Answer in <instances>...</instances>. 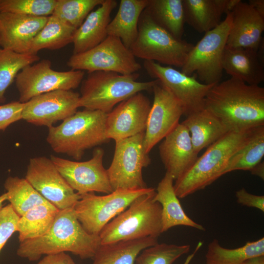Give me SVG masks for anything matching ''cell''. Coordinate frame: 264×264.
I'll return each mask as SVG.
<instances>
[{
	"label": "cell",
	"mask_w": 264,
	"mask_h": 264,
	"mask_svg": "<svg viewBox=\"0 0 264 264\" xmlns=\"http://www.w3.org/2000/svg\"><path fill=\"white\" fill-rule=\"evenodd\" d=\"M190 245H178L162 243L147 247L135 259L137 264H172L188 253Z\"/></svg>",
	"instance_id": "obj_37"
},
{
	"label": "cell",
	"mask_w": 264,
	"mask_h": 264,
	"mask_svg": "<svg viewBox=\"0 0 264 264\" xmlns=\"http://www.w3.org/2000/svg\"><path fill=\"white\" fill-rule=\"evenodd\" d=\"M232 23L226 46L258 48L264 42V17L247 2L240 0L230 13Z\"/></svg>",
	"instance_id": "obj_21"
},
{
	"label": "cell",
	"mask_w": 264,
	"mask_h": 264,
	"mask_svg": "<svg viewBox=\"0 0 264 264\" xmlns=\"http://www.w3.org/2000/svg\"><path fill=\"white\" fill-rule=\"evenodd\" d=\"M107 113L85 109L78 111L57 126L48 128L46 141L57 153L80 160L89 149L108 142Z\"/></svg>",
	"instance_id": "obj_3"
},
{
	"label": "cell",
	"mask_w": 264,
	"mask_h": 264,
	"mask_svg": "<svg viewBox=\"0 0 264 264\" xmlns=\"http://www.w3.org/2000/svg\"><path fill=\"white\" fill-rule=\"evenodd\" d=\"M231 23L229 13L218 26L205 33L194 45L181 71L189 76L196 73L199 81L206 85L219 83L223 72V53Z\"/></svg>",
	"instance_id": "obj_8"
},
{
	"label": "cell",
	"mask_w": 264,
	"mask_h": 264,
	"mask_svg": "<svg viewBox=\"0 0 264 264\" xmlns=\"http://www.w3.org/2000/svg\"><path fill=\"white\" fill-rule=\"evenodd\" d=\"M149 0H121L116 14L107 27L108 36L120 39L130 48L138 35L140 17Z\"/></svg>",
	"instance_id": "obj_27"
},
{
	"label": "cell",
	"mask_w": 264,
	"mask_h": 264,
	"mask_svg": "<svg viewBox=\"0 0 264 264\" xmlns=\"http://www.w3.org/2000/svg\"><path fill=\"white\" fill-rule=\"evenodd\" d=\"M253 128L229 131L210 145L190 169L175 180L174 188L178 198H185L204 189L222 176L230 157Z\"/></svg>",
	"instance_id": "obj_4"
},
{
	"label": "cell",
	"mask_w": 264,
	"mask_h": 264,
	"mask_svg": "<svg viewBox=\"0 0 264 264\" xmlns=\"http://www.w3.org/2000/svg\"><path fill=\"white\" fill-rule=\"evenodd\" d=\"M145 132L115 142L113 157L107 172L112 191L147 187L142 171L151 163L144 148Z\"/></svg>",
	"instance_id": "obj_10"
},
{
	"label": "cell",
	"mask_w": 264,
	"mask_h": 264,
	"mask_svg": "<svg viewBox=\"0 0 264 264\" xmlns=\"http://www.w3.org/2000/svg\"><path fill=\"white\" fill-rule=\"evenodd\" d=\"M104 0H57L52 15L77 29L88 15Z\"/></svg>",
	"instance_id": "obj_36"
},
{
	"label": "cell",
	"mask_w": 264,
	"mask_h": 264,
	"mask_svg": "<svg viewBox=\"0 0 264 264\" xmlns=\"http://www.w3.org/2000/svg\"><path fill=\"white\" fill-rule=\"evenodd\" d=\"M151 106L149 99L142 92L119 103L107 113L108 138L116 142L145 132Z\"/></svg>",
	"instance_id": "obj_18"
},
{
	"label": "cell",
	"mask_w": 264,
	"mask_h": 264,
	"mask_svg": "<svg viewBox=\"0 0 264 264\" xmlns=\"http://www.w3.org/2000/svg\"><path fill=\"white\" fill-rule=\"evenodd\" d=\"M117 4L115 0H104L98 8L88 15L74 33L73 54L88 50L107 38L110 14Z\"/></svg>",
	"instance_id": "obj_23"
},
{
	"label": "cell",
	"mask_w": 264,
	"mask_h": 264,
	"mask_svg": "<svg viewBox=\"0 0 264 264\" xmlns=\"http://www.w3.org/2000/svg\"><path fill=\"white\" fill-rule=\"evenodd\" d=\"M155 189L137 198L128 209L102 229L101 244L148 237L158 238L162 232V207L154 199Z\"/></svg>",
	"instance_id": "obj_5"
},
{
	"label": "cell",
	"mask_w": 264,
	"mask_h": 264,
	"mask_svg": "<svg viewBox=\"0 0 264 264\" xmlns=\"http://www.w3.org/2000/svg\"><path fill=\"white\" fill-rule=\"evenodd\" d=\"M37 264H76L71 256L65 252L45 255Z\"/></svg>",
	"instance_id": "obj_42"
},
{
	"label": "cell",
	"mask_w": 264,
	"mask_h": 264,
	"mask_svg": "<svg viewBox=\"0 0 264 264\" xmlns=\"http://www.w3.org/2000/svg\"><path fill=\"white\" fill-rule=\"evenodd\" d=\"M57 0H0V12L49 17L52 15Z\"/></svg>",
	"instance_id": "obj_38"
},
{
	"label": "cell",
	"mask_w": 264,
	"mask_h": 264,
	"mask_svg": "<svg viewBox=\"0 0 264 264\" xmlns=\"http://www.w3.org/2000/svg\"><path fill=\"white\" fill-rule=\"evenodd\" d=\"M101 245L99 235L88 233L78 220L73 207L59 210L44 236L20 242L18 256L30 261L43 255L70 252L81 259H92Z\"/></svg>",
	"instance_id": "obj_2"
},
{
	"label": "cell",
	"mask_w": 264,
	"mask_h": 264,
	"mask_svg": "<svg viewBox=\"0 0 264 264\" xmlns=\"http://www.w3.org/2000/svg\"><path fill=\"white\" fill-rule=\"evenodd\" d=\"M24 103L12 102L0 105V131H4L12 123L22 119Z\"/></svg>",
	"instance_id": "obj_40"
},
{
	"label": "cell",
	"mask_w": 264,
	"mask_h": 264,
	"mask_svg": "<svg viewBox=\"0 0 264 264\" xmlns=\"http://www.w3.org/2000/svg\"><path fill=\"white\" fill-rule=\"evenodd\" d=\"M181 123L188 130L194 149L198 154L229 132L219 118L205 108L189 115Z\"/></svg>",
	"instance_id": "obj_26"
},
{
	"label": "cell",
	"mask_w": 264,
	"mask_h": 264,
	"mask_svg": "<svg viewBox=\"0 0 264 264\" xmlns=\"http://www.w3.org/2000/svg\"><path fill=\"white\" fill-rule=\"evenodd\" d=\"M239 264H264V256L249 259Z\"/></svg>",
	"instance_id": "obj_45"
},
{
	"label": "cell",
	"mask_w": 264,
	"mask_h": 264,
	"mask_svg": "<svg viewBox=\"0 0 264 264\" xmlns=\"http://www.w3.org/2000/svg\"><path fill=\"white\" fill-rule=\"evenodd\" d=\"M251 174L260 177L263 180L264 179V163L260 162L250 171Z\"/></svg>",
	"instance_id": "obj_44"
},
{
	"label": "cell",
	"mask_w": 264,
	"mask_h": 264,
	"mask_svg": "<svg viewBox=\"0 0 264 264\" xmlns=\"http://www.w3.org/2000/svg\"><path fill=\"white\" fill-rule=\"evenodd\" d=\"M156 80L152 89L154 101L144 137V148L148 154L156 144L176 128L183 115L179 101L159 80Z\"/></svg>",
	"instance_id": "obj_16"
},
{
	"label": "cell",
	"mask_w": 264,
	"mask_h": 264,
	"mask_svg": "<svg viewBox=\"0 0 264 264\" xmlns=\"http://www.w3.org/2000/svg\"><path fill=\"white\" fill-rule=\"evenodd\" d=\"M137 73L123 75L111 71L88 73L83 82L79 98V107L108 113L114 107L140 92L152 90L156 80L148 82L137 81Z\"/></svg>",
	"instance_id": "obj_6"
},
{
	"label": "cell",
	"mask_w": 264,
	"mask_h": 264,
	"mask_svg": "<svg viewBox=\"0 0 264 264\" xmlns=\"http://www.w3.org/2000/svg\"><path fill=\"white\" fill-rule=\"evenodd\" d=\"M39 60L37 54L19 53L0 48V103L4 102L5 91L18 73Z\"/></svg>",
	"instance_id": "obj_35"
},
{
	"label": "cell",
	"mask_w": 264,
	"mask_h": 264,
	"mask_svg": "<svg viewBox=\"0 0 264 264\" xmlns=\"http://www.w3.org/2000/svg\"><path fill=\"white\" fill-rule=\"evenodd\" d=\"M263 256L264 238L234 249L224 248L217 239H214L208 244L205 257L206 264H239L249 259Z\"/></svg>",
	"instance_id": "obj_33"
},
{
	"label": "cell",
	"mask_w": 264,
	"mask_h": 264,
	"mask_svg": "<svg viewBox=\"0 0 264 264\" xmlns=\"http://www.w3.org/2000/svg\"><path fill=\"white\" fill-rule=\"evenodd\" d=\"M203 244L202 242H199L195 249L194 252L190 255H189L186 258L183 264H189L193 258L194 257L198 250L200 248Z\"/></svg>",
	"instance_id": "obj_46"
},
{
	"label": "cell",
	"mask_w": 264,
	"mask_h": 264,
	"mask_svg": "<svg viewBox=\"0 0 264 264\" xmlns=\"http://www.w3.org/2000/svg\"><path fill=\"white\" fill-rule=\"evenodd\" d=\"M59 210L50 202L29 210L20 217L17 223L20 242L42 237L50 229Z\"/></svg>",
	"instance_id": "obj_30"
},
{
	"label": "cell",
	"mask_w": 264,
	"mask_h": 264,
	"mask_svg": "<svg viewBox=\"0 0 264 264\" xmlns=\"http://www.w3.org/2000/svg\"><path fill=\"white\" fill-rule=\"evenodd\" d=\"M264 155V125L254 128L242 146L228 161L223 175L234 171H250Z\"/></svg>",
	"instance_id": "obj_31"
},
{
	"label": "cell",
	"mask_w": 264,
	"mask_h": 264,
	"mask_svg": "<svg viewBox=\"0 0 264 264\" xmlns=\"http://www.w3.org/2000/svg\"><path fill=\"white\" fill-rule=\"evenodd\" d=\"M264 44L258 48L225 46L222 66L231 77L252 85H259L264 80Z\"/></svg>",
	"instance_id": "obj_22"
},
{
	"label": "cell",
	"mask_w": 264,
	"mask_h": 264,
	"mask_svg": "<svg viewBox=\"0 0 264 264\" xmlns=\"http://www.w3.org/2000/svg\"><path fill=\"white\" fill-rule=\"evenodd\" d=\"M205 108L229 131H241L264 125V88L233 77L210 89Z\"/></svg>",
	"instance_id": "obj_1"
},
{
	"label": "cell",
	"mask_w": 264,
	"mask_h": 264,
	"mask_svg": "<svg viewBox=\"0 0 264 264\" xmlns=\"http://www.w3.org/2000/svg\"><path fill=\"white\" fill-rule=\"evenodd\" d=\"M76 29L51 15L32 40L28 53L37 54L42 49L57 50L72 43Z\"/></svg>",
	"instance_id": "obj_32"
},
{
	"label": "cell",
	"mask_w": 264,
	"mask_h": 264,
	"mask_svg": "<svg viewBox=\"0 0 264 264\" xmlns=\"http://www.w3.org/2000/svg\"><path fill=\"white\" fill-rule=\"evenodd\" d=\"M7 200V196L6 193L0 196V211L3 207V203Z\"/></svg>",
	"instance_id": "obj_47"
},
{
	"label": "cell",
	"mask_w": 264,
	"mask_h": 264,
	"mask_svg": "<svg viewBox=\"0 0 264 264\" xmlns=\"http://www.w3.org/2000/svg\"><path fill=\"white\" fill-rule=\"evenodd\" d=\"M137 38L130 47L135 58L181 68L194 45L173 37L144 10L138 25Z\"/></svg>",
	"instance_id": "obj_7"
},
{
	"label": "cell",
	"mask_w": 264,
	"mask_h": 264,
	"mask_svg": "<svg viewBox=\"0 0 264 264\" xmlns=\"http://www.w3.org/2000/svg\"><path fill=\"white\" fill-rule=\"evenodd\" d=\"M145 10L158 25L182 39L185 23L182 0H149Z\"/></svg>",
	"instance_id": "obj_29"
},
{
	"label": "cell",
	"mask_w": 264,
	"mask_h": 264,
	"mask_svg": "<svg viewBox=\"0 0 264 264\" xmlns=\"http://www.w3.org/2000/svg\"><path fill=\"white\" fill-rule=\"evenodd\" d=\"M80 94L56 90L36 96L24 103L22 119L48 128L73 114L79 108Z\"/></svg>",
	"instance_id": "obj_17"
},
{
	"label": "cell",
	"mask_w": 264,
	"mask_h": 264,
	"mask_svg": "<svg viewBox=\"0 0 264 264\" xmlns=\"http://www.w3.org/2000/svg\"><path fill=\"white\" fill-rule=\"evenodd\" d=\"M237 202L242 205L264 211V196L252 194L242 188L236 192Z\"/></svg>",
	"instance_id": "obj_41"
},
{
	"label": "cell",
	"mask_w": 264,
	"mask_h": 264,
	"mask_svg": "<svg viewBox=\"0 0 264 264\" xmlns=\"http://www.w3.org/2000/svg\"><path fill=\"white\" fill-rule=\"evenodd\" d=\"M84 75L82 70H55L48 60L38 61L23 68L16 77L19 101L25 103L36 96L54 90L75 89Z\"/></svg>",
	"instance_id": "obj_12"
},
{
	"label": "cell",
	"mask_w": 264,
	"mask_h": 264,
	"mask_svg": "<svg viewBox=\"0 0 264 264\" xmlns=\"http://www.w3.org/2000/svg\"><path fill=\"white\" fill-rule=\"evenodd\" d=\"M4 186L7 200L20 217L36 206L49 202L25 178L9 176Z\"/></svg>",
	"instance_id": "obj_34"
},
{
	"label": "cell",
	"mask_w": 264,
	"mask_h": 264,
	"mask_svg": "<svg viewBox=\"0 0 264 264\" xmlns=\"http://www.w3.org/2000/svg\"><path fill=\"white\" fill-rule=\"evenodd\" d=\"M71 70L111 71L123 75L137 73L141 65L121 40L108 36L101 43L85 52L72 54L67 62Z\"/></svg>",
	"instance_id": "obj_11"
},
{
	"label": "cell",
	"mask_w": 264,
	"mask_h": 264,
	"mask_svg": "<svg viewBox=\"0 0 264 264\" xmlns=\"http://www.w3.org/2000/svg\"><path fill=\"white\" fill-rule=\"evenodd\" d=\"M159 153L166 172L174 180L188 171L198 158L189 132L181 123L163 139Z\"/></svg>",
	"instance_id": "obj_20"
},
{
	"label": "cell",
	"mask_w": 264,
	"mask_h": 264,
	"mask_svg": "<svg viewBox=\"0 0 264 264\" xmlns=\"http://www.w3.org/2000/svg\"></svg>",
	"instance_id": "obj_48"
},
{
	"label": "cell",
	"mask_w": 264,
	"mask_h": 264,
	"mask_svg": "<svg viewBox=\"0 0 264 264\" xmlns=\"http://www.w3.org/2000/svg\"><path fill=\"white\" fill-rule=\"evenodd\" d=\"M154 189H118L105 196L93 193L80 195L73 206L75 214L89 234L99 235L109 221L129 207L138 197Z\"/></svg>",
	"instance_id": "obj_9"
},
{
	"label": "cell",
	"mask_w": 264,
	"mask_h": 264,
	"mask_svg": "<svg viewBox=\"0 0 264 264\" xmlns=\"http://www.w3.org/2000/svg\"><path fill=\"white\" fill-rule=\"evenodd\" d=\"M104 150L96 148L92 157L85 161H75L51 155L50 159L69 186L80 195L97 192L106 194L112 190L103 164Z\"/></svg>",
	"instance_id": "obj_13"
},
{
	"label": "cell",
	"mask_w": 264,
	"mask_h": 264,
	"mask_svg": "<svg viewBox=\"0 0 264 264\" xmlns=\"http://www.w3.org/2000/svg\"><path fill=\"white\" fill-rule=\"evenodd\" d=\"M241 0H182L185 22L199 33L218 26Z\"/></svg>",
	"instance_id": "obj_24"
},
{
	"label": "cell",
	"mask_w": 264,
	"mask_h": 264,
	"mask_svg": "<svg viewBox=\"0 0 264 264\" xmlns=\"http://www.w3.org/2000/svg\"><path fill=\"white\" fill-rule=\"evenodd\" d=\"M174 180L172 176L166 172L158 184L154 198L162 207V233L178 225L205 231L203 226L194 221L185 213L175 192Z\"/></svg>",
	"instance_id": "obj_25"
},
{
	"label": "cell",
	"mask_w": 264,
	"mask_h": 264,
	"mask_svg": "<svg viewBox=\"0 0 264 264\" xmlns=\"http://www.w3.org/2000/svg\"><path fill=\"white\" fill-rule=\"evenodd\" d=\"M144 67L152 78L159 80L179 101L186 117L205 108V99L215 85L201 83L193 76L185 74L170 66L144 61Z\"/></svg>",
	"instance_id": "obj_14"
},
{
	"label": "cell",
	"mask_w": 264,
	"mask_h": 264,
	"mask_svg": "<svg viewBox=\"0 0 264 264\" xmlns=\"http://www.w3.org/2000/svg\"><path fill=\"white\" fill-rule=\"evenodd\" d=\"M260 15L264 17V0H249L247 2Z\"/></svg>",
	"instance_id": "obj_43"
},
{
	"label": "cell",
	"mask_w": 264,
	"mask_h": 264,
	"mask_svg": "<svg viewBox=\"0 0 264 264\" xmlns=\"http://www.w3.org/2000/svg\"><path fill=\"white\" fill-rule=\"evenodd\" d=\"M10 204L0 211V253L7 241L17 232V223L20 218Z\"/></svg>",
	"instance_id": "obj_39"
},
{
	"label": "cell",
	"mask_w": 264,
	"mask_h": 264,
	"mask_svg": "<svg viewBox=\"0 0 264 264\" xmlns=\"http://www.w3.org/2000/svg\"><path fill=\"white\" fill-rule=\"evenodd\" d=\"M25 178L46 200L59 210L72 207L80 195L69 186L50 158L29 159Z\"/></svg>",
	"instance_id": "obj_15"
},
{
	"label": "cell",
	"mask_w": 264,
	"mask_h": 264,
	"mask_svg": "<svg viewBox=\"0 0 264 264\" xmlns=\"http://www.w3.org/2000/svg\"><path fill=\"white\" fill-rule=\"evenodd\" d=\"M48 17L0 12V46L17 53H28L32 40Z\"/></svg>",
	"instance_id": "obj_19"
},
{
	"label": "cell",
	"mask_w": 264,
	"mask_h": 264,
	"mask_svg": "<svg viewBox=\"0 0 264 264\" xmlns=\"http://www.w3.org/2000/svg\"><path fill=\"white\" fill-rule=\"evenodd\" d=\"M157 239L148 237L101 244L92 258V264H134L140 252L157 244Z\"/></svg>",
	"instance_id": "obj_28"
}]
</instances>
